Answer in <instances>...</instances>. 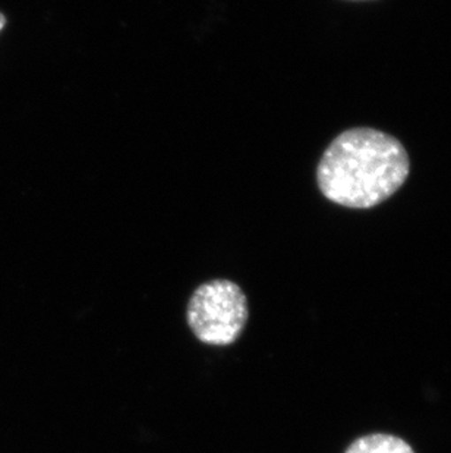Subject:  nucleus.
Instances as JSON below:
<instances>
[{"label": "nucleus", "mask_w": 451, "mask_h": 453, "mask_svg": "<svg viewBox=\"0 0 451 453\" xmlns=\"http://www.w3.org/2000/svg\"><path fill=\"white\" fill-rule=\"evenodd\" d=\"M6 17H4V13L0 12V33L4 30V27H6Z\"/></svg>", "instance_id": "obj_4"}, {"label": "nucleus", "mask_w": 451, "mask_h": 453, "mask_svg": "<svg viewBox=\"0 0 451 453\" xmlns=\"http://www.w3.org/2000/svg\"><path fill=\"white\" fill-rule=\"evenodd\" d=\"M248 301L242 289L227 279L196 288L187 303V325L201 342L226 347L236 342L248 321Z\"/></svg>", "instance_id": "obj_2"}, {"label": "nucleus", "mask_w": 451, "mask_h": 453, "mask_svg": "<svg viewBox=\"0 0 451 453\" xmlns=\"http://www.w3.org/2000/svg\"><path fill=\"white\" fill-rule=\"evenodd\" d=\"M410 163L396 138L372 128L340 134L317 169L324 197L349 209H371L401 189Z\"/></svg>", "instance_id": "obj_1"}, {"label": "nucleus", "mask_w": 451, "mask_h": 453, "mask_svg": "<svg viewBox=\"0 0 451 453\" xmlns=\"http://www.w3.org/2000/svg\"><path fill=\"white\" fill-rule=\"evenodd\" d=\"M345 453H415V450L401 437L377 433L359 437Z\"/></svg>", "instance_id": "obj_3"}]
</instances>
